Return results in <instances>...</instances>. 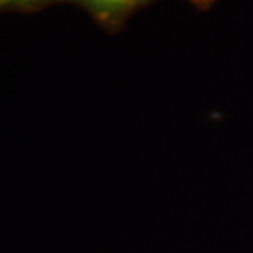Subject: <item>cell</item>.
I'll return each mask as SVG.
<instances>
[{
	"mask_svg": "<svg viewBox=\"0 0 253 253\" xmlns=\"http://www.w3.org/2000/svg\"><path fill=\"white\" fill-rule=\"evenodd\" d=\"M77 2L101 23L113 25L121 21L145 0H77Z\"/></svg>",
	"mask_w": 253,
	"mask_h": 253,
	"instance_id": "obj_1",
	"label": "cell"
},
{
	"mask_svg": "<svg viewBox=\"0 0 253 253\" xmlns=\"http://www.w3.org/2000/svg\"><path fill=\"white\" fill-rule=\"evenodd\" d=\"M52 0H0V8H33Z\"/></svg>",
	"mask_w": 253,
	"mask_h": 253,
	"instance_id": "obj_2",
	"label": "cell"
},
{
	"mask_svg": "<svg viewBox=\"0 0 253 253\" xmlns=\"http://www.w3.org/2000/svg\"><path fill=\"white\" fill-rule=\"evenodd\" d=\"M195 2H201V3H204V2H208V0H195Z\"/></svg>",
	"mask_w": 253,
	"mask_h": 253,
	"instance_id": "obj_3",
	"label": "cell"
}]
</instances>
